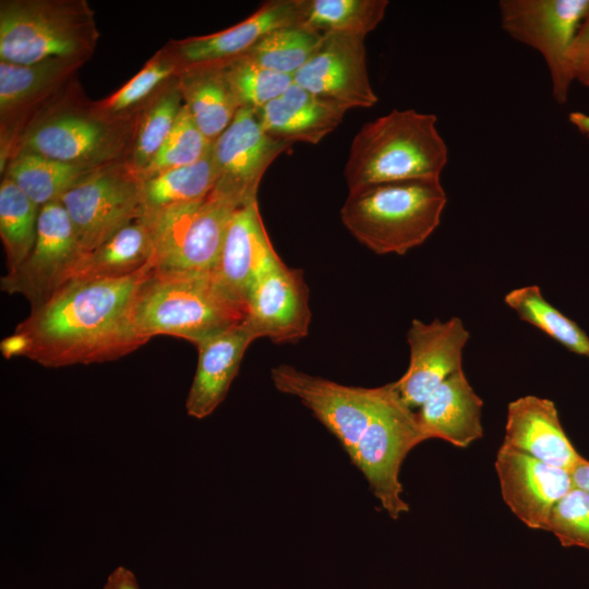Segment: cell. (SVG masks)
<instances>
[{"label": "cell", "mask_w": 589, "mask_h": 589, "mask_svg": "<svg viewBox=\"0 0 589 589\" xmlns=\"http://www.w3.org/2000/svg\"><path fill=\"white\" fill-rule=\"evenodd\" d=\"M574 79L589 88V11L578 32L573 50Z\"/></svg>", "instance_id": "38"}, {"label": "cell", "mask_w": 589, "mask_h": 589, "mask_svg": "<svg viewBox=\"0 0 589 589\" xmlns=\"http://www.w3.org/2000/svg\"><path fill=\"white\" fill-rule=\"evenodd\" d=\"M240 207L211 192L206 197L142 215L154 240V269L211 273L228 224Z\"/></svg>", "instance_id": "6"}, {"label": "cell", "mask_w": 589, "mask_h": 589, "mask_svg": "<svg viewBox=\"0 0 589 589\" xmlns=\"http://www.w3.org/2000/svg\"><path fill=\"white\" fill-rule=\"evenodd\" d=\"M277 256L256 201L233 213L211 273L232 300L245 306L253 283Z\"/></svg>", "instance_id": "17"}, {"label": "cell", "mask_w": 589, "mask_h": 589, "mask_svg": "<svg viewBox=\"0 0 589 589\" xmlns=\"http://www.w3.org/2000/svg\"><path fill=\"white\" fill-rule=\"evenodd\" d=\"M97 36L93 12L85 1H1L0 61H83Z\"/></svg>", "instance_id": "5"}, {"label": "cell", "mask_w": 589, "mask_h": 589, "mask_svg": "<svg viewBox=\"0 0 589 589\" xmlns=\"http://www.w3.org/2000/svg\"><path fill=\"white\" fill-rule=\"evenodd\" d=\"M498 9L503 29L543 57L552 95L565 104L575 81L573 50L589 0H501Z\"/></svg>", "instance_id": "8"}, {"label": "cell", "mask_w": 589, "mask_h": 589, "mask_svg": "<svg viewBox=\"0 0 589 589\" xmlns=\"http://www.w3.org/2000/svg\"><path fill=\"white\" fill-rule=\"evenodd\" d=\"M495 470L504 502L531 529L549 531L554 506L575 488L570 471L503 445Z\"/></svg>", "instance_id": "16"}, {"label": "cell", "mask_w": 589, "mask_h": 589, "mask_svg": "<svg viewBox=\"0 0 589 589\" xmlns=\"http://www.w3.org/2000/svg\"><path fill=\"white\" fill-rule=\"evenodd\" d=\"M212 147L213 141L200 131L183 104L171 133L139 177L142 180L167 169L195 164L206 157Z\"/></svg>", "instance_id": "35"}, {"label": "cell", "mask_w": 589, "mask_h": 589, "mask_svg": "<svg viewBox=\"0 0 589 589\" xmlns=\"http://www.w3.org/2000/svg\"><path fill=\"white\" fill-rule=\"evenodd\" d=\"M247 309L232 300L212 273H172L153 269L134 304L133 322L148 341L170 335L194 344L244 321Z\"/></svg>", "instance_id": "4"}, {"label": "cell", "mask_w": 589, "mask_h": 589, "mask_svg": "<svg viewBox=\"0 0 589 589\" xmlns=\"http://www.w3.org/2000/svg\"><path fill=\"white\" fill-rule=\"evenodd\" d=\"M179 67L173 55L170 58L160 52L121 88L104 100L100 105L101 110L118 113L137 105L172 75Z\"/></svg>", "instance_id": "37"}, {"label": "cell", "mask_w": 589, "mask_h": 589, "mask_svg": "<svg viewBox=\"0 0 589 589\" xmlns=\"http://www.w3.org/2000/svg\"><path fill=\"white\" fill-rule=\"evenodd\" d=\"M470 334L459 317L430 323L413 320L407 333L409 365L394 386L411 409L419 408L446 378L462 370V351Z\"/></svg>", "instance_id": "15"}, {"label": "cell", "mask_w": 589, "mask_h": 589, "mask_svg": "<svg viewBox=\"0 0 589 589\" xmlns=\"http://www.w3.org/2000/svg\"><path fill=\"white\" fill-rule=\"evenodd\" d=\"M387 0H299L301 27L365 38L383 21Z\"/></svg>", "instance_id": "26"}, {"label": "cell", "mask_w": 589, "mask_h": 589, "mask_svg": "<svg viewBox=\"0 0 589 589\" xmlns=\"http://www.w3.org/2000/svg\"><path fill=\"white\" fill-rule=\"evenodd\" d=\"M293 82L347 110L370 108L378 100L369 79L362 37L323 35L311 58L293 75Z\"/></svg>", "instance_id": "14"}, {"label": "cell", "mask_w": 589, "mask_h": 589, "mask_svg": "<svg viewBox=\"0 0 589 589\" xmlns=\"http://www.w3.org/2000/svg\"><path fill=\"white\" fill-rule=\"evenodd\" d=\"M322 38L323 35L299 25L284 26L269 32L242 56L266 69L293 76Z\"/></svg>", "instance_id": "32"}, {"label": "cell", "mask_w": 589, "mask_h": 589, "mask_svg": "<svg viewBox=\"0 0 589 589\" xmlns=\"http://www.w3.org/2000/svg\"><path fill=\"white\" fill-rule=\"evenodd\" d=\"M183 106L178 84L165 92L146 111L137 130L132 168L137 176L149 165L171 133Z\"/></svg>", "instance_id": "34"}, {"label": "cell", "mask_w": 589, "mask_h": 589, "mask_svg": "<svg viewBox=\"0 0 589 589\" xmlns=\"http://www.w3.org/2000/svg\"><path fill=\"white\" fill-rule=\"evenodd\" d=\"M520 320L537 327L569 351L589 357V337L542 296L536 285L510 290L504 298Z\"/></svg>", "instance_id": "30"}, {"label": "cell", "mask_w": 589, "mask_h": 589, "mask_svg": "<svg viewBox=\"0 0 589 589\" xmlns=\"http://www.w3.org/2000/svg\"><path fill=\"white\" fill-rule=\"evenodd\" d=\"M446 202L440 178L375 183L349 190L340 218L374 253L402 255L435 231Z\"/></svg>", "instance_id": "2"}, {"label": "cell", "mask_w": 589, "mask_h": 589, "mask_svg": "<svg viewBox=\"0 0 589 589\" xmlns=\"http://www.w3.org/2000/svg\"><path fill=\"white\" fill-rule=\"evenodd\" d=\"M502 445L568 471L582 458L564 432L554 402L533 395L508 404Z\"/></svg>", "instance_id": "18"}, {"label": "cell", "mask_w": 589, "mask_h": 589, "mask_svg": "<svg viewBox=\"0 0 589 589\" xmlns=\"http://www.w3.org/2000/svg\"><path fill=\"white\" fill-rule=\"evenodd\" d=\"M346 111L342 106L293 82L285 93L256 112L269 135L290 144H317L341 123Z\"/></svg>", "instance_id": "22"}, {"label": "cell", "mask_w": 589, "mask_h": 589, "mask_svg": "<svg viewBox=\"0 0 589 589\" xmlns=\"http://www.w3.org/2000/svg\"><path fill=\"white\" fill-rule=\"evenodd\" d=\"M483 401L462 370L436 387L416 411L425 438H441L457 447H468L483 435Z\"/></svg>", "instance_id": "21"}, {"label": "cell", "mask_w": 589, "mask_h": 589, "mask_svg": "<svg viewBox=\"0 0 589 589\" xmlns=\"http://www.w3.org/2000/svg\"><path fill=\"white\" fill-rule=\"evenodd\" d=\"M568 119L575 128L589 137V115L580 111H573L569 113Z\"/></svg>", "instance_id": "41"}, {"label": "cell", "mask_w": 589, "mask_h": 589, "mask_svg": "<svg viewBox=\"0 0 589 589\" xmlns=\"http://www.w3.org/2000/svg\"><path fill=\"white\" fill-rule=\"evenodd\" d=\"M432 113L394 109L363 124L352 139L344 169L348 190L441 178L448 149Z\"/></svg>", "instance_id": "3"}, {"label": "cell", "mask_w": 589, "mask_h": 589, "mask_svg": "<svg viewBox=\"0 0 589 589\" xmlns=\"http://www.w3.org/2000/svg\"><path fill=\"white\" fill-rule=\"evenodd\" d=\"M424 441L416 411L400 399L394 383H388L383 400L350 458L393 519L409 510L399 481L401 464L408 453Z\"/></svg>", "instance_id": "7"}, {"label": "cell", "mask_w": 589, "mask_h": 589, "mask_svg": "<svg viewBox=\"0 0 589 589\" xmlns=\"http://www.w3.org/2000/svg\"><path fill=\"white\" fill-rule=\"evenodd\" d=\"M241 107L260 110L285 93L293 76L266 69L245 56L224 62Z\"/></svg>", "instance_id": "33"}, {"label": "cell", "mask_w": 589, "mask_h": 589, "mask_svg": "<svg viewBox=\"0 0 589 589\" xmlns=\"http://www.w3.org/2000/svg\"><path fill=\"white\" fill-rule=\"evenodd\" d=\"M100 166L73 165L21 151L10 163L5 177L39 207L61 196Z\"/></svg>", "instance_id": "27"}, {"label": "cell", "mask_w": 589, "mask_h": 589, "mask_svg": "<svg viewBox=\"0 0 589 589\" xmlns=\"http://www.w3.org/2000/svg\"><path fill=\"white\" fill-rule=\"evenodd\" d=\"M85 253L142 215L141 179L131 167L100 166L60 199Z\"/></svg>", "instance_id": "9"}, {"label": "cell", "mask_w": 589, "mask_h": 589, "mask_svg": "<svg viewBox=\"0 0 589 589\" xmlns=\"http://www.w3.org/2000/svg\"><path fill=\"white\" fill-rule=\"evenodd\" d=\"M83 61L50 59L35 64L0 61V111L5 115L52 88Z\"/></svg>", "instance_id": "31"}, {"label": "cell", "mask_w": 589, "mask_h": 589, "mask_svg": "<svg viewBox=\"0 0 589 589\" xmlns=\"http://www.w3.org/2000/svg\"><path fill=\"white\" fill-rule=\"evenodd\" d=\"M549 531L563 546L589 550V492L575 486L554 506Z\"/></svg>", "instance_id": "36"}, {"label": "cell", "mask_w": 589, "mask_h": 589, "mask_svg": "<svg viewBox=\"0 0 589 589\" xmlns=\"http://www.w3.org/2000/svg\"><path fill=\"white\" fill-rule=\"evenodd\" d=\"M271 375L275 387L299 398L336 436L349 457L387 390V384L374 388L347 386L288 364L274 368Z\"/></svg>", "instance_id": "11"}, {"label": "cell", "mask_w": 589, "mask_h": 589, "mask_svg": "<svg viewBox=\"0 0 589 589\" xmlns=\"http://www.w3.org/2000/svg\"><path fill=\"white\" fill-rule=\"evenodd\" d=\"M113 136L100 120L65 113L32 129L22 151L73 165L100 166L110 155Z\"/></svg>", "instance_id": "23"}, {"label": "cell", "mask_w": 589, "mask_h": 589, "mask_svg": "<svg viewBox=\"0 0 589 589\" xmlns=\"http://www.w3.org/2000/svg\"><path fill=\"white\" fill-rule=\"evenodd\" d=\"M244 322L255 338L292 344L308 335L311 323L309 289L303 271L275 257L253 283Z\"/></svg>", "instance_id": "13"}, {"label": "cell", "mask_w": 589, "mask_h": 589, "mask_svg": "<svg viewBox=\"0 0 589 589\" xmlns=\"http://www.w3.org/2000/svg\"><path fill=\"white\" fill-rule=\"evenodd\" d=\"M103 589H141L134 573L124 567L117 566L108 576Z\"/></svg>", "instance_id": "39"}, {"label": "cell", "mask_w": 589, "mask_h": 589, "mask_svg": "<svg viewBox=\"0 0 589 589\" xmlns=\"http://www.w3.org/2000/svg\"><path fill=\"white\" fill-rule=\"evenodd\" d=\"M299 21V0L265 2L252 15L224 31L177 41L173 57L182 68L219 63L248 52L269 32Z\"/></svg>", "instance_id": "19"}, {"label": "cell", "mask_w": 589, "mask_h": 589, "mask_svg": "<svg viewBox=\"0 0 589 589\" xmlns=\"http://www.w3.org/2000/svg\"><path fill=\"white\" fill-rule=\"evenodd\" d=\"M152 265L153 233L149 224L140 217L87 253L74 278H121Z\"/></svg>", "instance_id": "25"}, {"label": "cell", "mask_w": 589, "mask_h": 589, "mask_svg": "<svg viewBox=\"0 0 589 589\" xmlns=\"http://www.w3.org/2000/svg\"><path fill=\"white\" fill-rule=\"evenodd\" d=\"M178 86L196 127L213 142L241 107L224 62L182 68Z\"/></svg>", "instance_id": "24"}, {"label": "cell", "mask_w": 589, "mask_h": 589, "mask_svg": "<svg viewBox=\"0 0 589 589\" xmlns=\"http://www.w3.org/2000/svg\"><path fill=\"white\" fill-rule=\"evenodd\" d=\"M255 339L243 321L196 346L197 365L185 400L190 417L204 419L224 401L245 350Z\"/></svg>", "instance_id": "20"}, {"label": "cell", "mask_w": 589, "mask_h": 589, "mask_svg": "<svg viewBox=\"0 0 589 589\" xmlns=\"http://www.w3.org/2000/svg\"><path fill=\"white\" fill-rule=\"evenodd\" d=\"M87 253L82 249L60 200L40 207L37 236L28 256L0 279V288L22 294L32 309L48 301L71 281Z\"/></svg>", "instance_id": "10"}, {"label": "cell", "mask_w": 589, "mask_h": 589, "mask_svg": "<svg viewBox=\"0 0 589 589\" xmlns=\"http://www.w3.org/2000/svg\"><path fill=\"white\" fill-rule=\"evenodd\" d=\"M215 183L212 152L195 164L167 169L142 179V215L202 200L213 191Z\"/></svg>", "instance_id": "28"}, {"label": "cell", "mask_w": 589, "mask_h": 589, "mask_svg": "<svg viewBox=\"0 0 589 589\" xmlns=\"http://www.w3.org/2000/svg\"><path fill=\"white\" fill-rule=\"evenodd\" d=\"M290 145L263 129L256 110L240 107L228 128L213 142L216 170L213 192L237 207L256 202L265 171Z\"/></svg>", "instance_id": "12"}, {"label": "cell", "mask_w": 589, "mask_h": 589, "mask_svg": "<svg viewBox=\"0 0 589 589\" xmlns=\"http://www.w3.org/2000/svg\"><path fill=\"white\" fill-rule=\"evenodd\" d=\"M570 472L575 486L589 492V461L582 457Z\"/></svg>", "instance_id": "40"}, {"label": "cell", "mask_w": 589, "mask_h": 589, "mask_svg": "<svg viewBox=\"0 0 589 589\" xmlns=\"http://www.w3.org/2000/svg\"><path fill=\"white\" fill-rule=\"evenodd\" d=\"M154 266L121 278H74L31 309L7 349L46 368L103 363L144 346L133 322L137 292Z\"/></svg>", "instance_id": "1"}, {"label": "cell", "mask_w": 589, "mask_h": 589, "mask_svg": "<svg viewBox=\"0 0 589 589\" xmlns=\"http://www.w3.org/2000/svg\"><path fill=\"white\" fill-rule=\"evenodd\" d=\"M40 207L8 177L0 184V237L8 272L15 269L32 251Z\"/></svg>", "instance_id": "29"}]
</instances>
